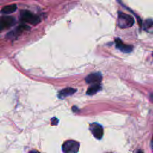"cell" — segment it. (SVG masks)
Segmentation results:
<instances>
[{"label":"cell","instance_id":"1","mask_svg":"<svg viewBox=\"0 0 153 153\" xmlns=\"http://www.w3.org/2000/svg\"><path fill=\"white\" fill-rule=\"evenodd\" d=\"M134 23V18L130 14L121 11L118 12V25L121 29H126L131 27Z\"/></svg>","mask_w":153,"mask_h":153},{"label":"cell","instance_id":"2","mask_svg":"<svg viewBox=\"0 0 153 153\" xmlns=\"http://www.w3.org/2000/svg\"><path fill=\"white\" fill-rule=\"evenodd\" d=\"M20 18L22 21L32 25H36L40 22V18L32 12L23 10L20 12Z\"/></svg>","mask_w":153,"mask_h":153},{"label":"cell","instance_id":"3","mask_svg":"<svg viewBox=\"0 0 153 153\" xmlns=\"http://www.w3.org/2000/svg\"><path fill=\"white\" fill-rule=\"evenodd\" d=\"M79 148V143L75 140H67L62 145L63 153H78Z\"/></svg>","mask_w":153,"mask_h":153},{"label":"cell","instance_id":"4","mask_svg":"<svg viewBox=\"0 0 153 153\" xmlns=\"http://www.w3.org/2000/svg\"><path fill=\"white\" fill-rule=\"evenodd\" d=\"M114 41H115L116 48L119 50H120L121 51L125 53H128L132 51L133 49V47L132 45L124 44L122 41V40L119 38H116Z\"/></svg>","mask_w":153,"mask_h":153},{"label":"cell","instance_id":"5","mask_svg":"<svg viewBox=\"0 0 153 153\" xmlns=\"http://www.w3.org/2000/svg\"><path fill=\"white\" fill-rule=\"evenodd\" d=\"M90 130L91 131L93 135L97 139H100L103 135V129L102 126L94 123L90 126Z\"/></svg>","mask_w":153,"mask_h":153},{"label":"cell","instance_id":"6","mask_svg":"<svg viewBox=\"0 0 153 153\" xmlns=\"http://www.w3.org/2000/svg\"><path fill=\"white\" fill-rule=\"evenodd\" d=\"M102 79V76L100 73L99 72H96V73H92L89 75H88L85 78V81L88 84H99Z\"/></svg>","mask_w":153,"mask_h":153},{"label":"cell","instance_id":"7","mask_svg":"<svg viewBox=\"0 0 153 153\" xmlns=\"http://www.w3.org/2000/svg\"><path fill=\"white\" fill-rule=\"evenodd\" d=\"M2 22L4 29V28H8L15 23V19L13 16H3L0 18Z\"/></svg>","mask_w":153,"mask_h":153},{"label":"cell","instance_id":"8","mask_svg":"<svg viewBox=\"0 0 153 153\" xmlns=\"http://www.w3.org/2000/svg\"><path fill=\"white\" fill-rule=\"evenodd\" d=\"M76 90L71 88V87H68V88H64L63 90H62L58 94V97L60 99H63L67 96H71L72 94H73L74 93H75L76 92Z\"/></svg>","mask_w":153,"mask_h":153},{"label":"cell","instance_id":"9","mask_svg":"<svg viewBox=\"0 0 153 153\" xmlns=\"http://www.w3.org/2000/svg\"><path fill=\"white\" fill-rule=\"evenodd\" d=\"M100 89H101V86L99 84H93L91 86H90L88 88L86 93H87V94H88V95H93V94H96Z\"/></svg>","mask_w":153,"mask_h":153},{"label":"cell","instance_id":"10","mask_svg":"<svg viewBox=\"0 0 153 153\" xmlns=\"http://www.w3.org/2000/svg\"><path fill=\"white\" fill-rule=\"evenodd\" d=\"M17 9V6L16 4H11L9 5L5 6L2 9V12L4 14H11L14 12Z\"/></svg>","mask_w":153,"mask_h":153},{"label":"cell","instance_id":"11","mask_svg":"<svg viewBox=\"0 0 153 153\" xmlns=\"http://www.w3.org/2000/svg\"><path fill=\"white\" fill-rule=\"evenodd\" d=\"M142 26H143V28L144 30H147V29L151 28V27L153 26V20L151 19H148L145 20L143 22Z\"/></svg>","mask_w":153,"mask_h":153},{"label":"cell","instance_id":"12","mask_svg":"<svg viewBox=\"0 0 153 153\" xmlns=\"http://www.w3.org/2000/svg\"><path fill=\"white\" fill-rule=\"evenodd\" d=\"M3 29H4V27H3L2 22H1V19H0V31H1Z\"/></svg>","mask_w":153,"mask_h":153},{"label":"cell","instance_id":"13","mask_svg":"<svg viewBox=\"0 0 153 153\" xmlns=\"http://www.w3.org/2000/svg\"><path fill=\"white\" fill-rule=\"evenodd\" d=\"M29 153H39L38 151H35V150H33V151H30Z\"/></svg>","mask_w":153,"mask_h":153},{"label":"cell","instance_id":"14","mask_svg":"<svg viewBox=\"0 0 153 153\" xmlns=\"http://www.w3.org/2000/svg\"><path fill=\"white\" fill-rule=\"evenodd\" d=\"M152 147L153 149V137H152Z\"/></svg>","mask_w":153,"mask_h":153},{"label":"cell","instance_id":"15","mask_svg":"<svg viewBox=\"0 0 153 153\" xmlns=\"http://www.w3.org/2000/svg\"><path fill=\"white\" fill-rule=\"evenodd\" d=\"M137 153H143V152H142L141 151H138Z\"/></svg>","mask_w":153,"mask_h":153},{"label":"cell","instance_id":"16","mask_svg":"<svg viewBox=\"0 0 153 153\" xmlns=\"http://www.w3.org/2000/svg\"><path fill=\"white\" fill-rule=\"evenodd\" d=\"M152 55H153V54H152Z\"/></svg>","mask_w":153,"mask_h":153}]
</instances>
